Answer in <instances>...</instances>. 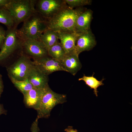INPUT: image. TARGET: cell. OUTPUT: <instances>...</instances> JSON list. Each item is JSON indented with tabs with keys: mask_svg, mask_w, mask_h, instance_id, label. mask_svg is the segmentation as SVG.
<instances>
[{
	"mask_svg": "<svg viewBox=\"0 0 132 132\" xmlns=\"http://www.w3.org/2000/svg\"><path fill=\"white\" fill-rule=\"evenodd\" d=\"M86 9L82 7L74 9L67 5L47 21L48 29L56 32H76L77 19Z\"/></svg>",
	"mask_w": 132,
	"mask_h": 132,
	"instance_id": "1",
	"label": "cell"
},
{
	"mask_svg": "<svg viewBox=\"0 0 132 132\" xmlns=\"http://www.w3.org/2000/svg\"><path fill=\"white\" fill-rule=\"evenodd\" d=\"M23 22L21 28L17 30L18 35L22 39L39 41L43 33L48 29L47 21L37 12Z\"/></svg>",
	"mask_w": 132,
	"mask_h": 132,
	"instance_id": "2",
	"label": "cell"
},
{
	"mask_svg": "<svg viewBox=\"0 0 132 132\" xmlns=\"http://www.w3.org/2000/svg\"><path fill=\"white\" fill-rule=\"evenodd\" d=\"M66 102V95L54 92L48 85L42 89L40 101L36 110L37 117L39 119L48 118L51 110L55 106Z\"/></svg>",
	"mask_w": 132,
	"mask_h": 132,
	"instance_id": "3",
	"label": "cell"
},
{
	"mask_svg": "<svg viewBox=\"0 0 132 132\" xmlns=\"http://www.w3.org/2000/svg\"><path fill=\"white\" fill-rule=\"evenodd\" d=\"M37 0H11L6 7L14 20L15 27L37 12L35 8Z\"/></svg>",
	"mask_w": 132,
	"mask_h": 132,
	"instance_id": "4",
	"label": "cell"
},
{
	"mask_svg": "<svg viewBox=\"0 0 132 132\" xmlns=\"http://www.w3.org/2000/svg\"><path fill=\"white\" fill-rule=\"evenodd\" d=\"M22 54L14 63L6 67L8 74L9 78L22 81L27 79L28 76L34 65L30 57Z\"/></svg>",
	"mask_w": 132,
	"mask_h": 132,
	"instance_id": "5",
	"label": "cell"
},
{
	"mask_svg": "<svg viewBox=\"0 0 132 132\" xmlns=\"http://www.w3.org/2000/svg\"><path fill=\"white\" fill-rule=\"evenodd\" d=\"M17 28L7 29L5 39L0 51V64L17 50L22 48V39L17 33Z\"/></svg>",
	"mask_w": 132,
	"mask_h": 132,
	"instance_id": "6",
	"label": "cell"
},
{
	"mask_svg": "<svg viewBox=\"0 0 132 132\" xmlns=\"http://www.w3.org/2000/svg\"><path fill=\"white\" fill-rule=\"evenodd\" d=\"M67 6L64 0H37L36 10L47 21Z\"/></svg>",
	"mask_w": 132,
	"mask_h": 132,
	"instance_id": "7",
	"label": "cell"
},
{
	"mask_svg": "<svg viewBox=\"0 0 132 132\" xmlns=\"http://www.w3.org/2000/svg\"><path fill=\"white\" fill-rule=\"evenodd\" d=\"M22 50L33 60L47 56V50L39 41L22 39Z\"/></svg>",
	"mask_w": 132,
	"mask_h": 132,
	"instance_id": "8",
	"label": "cell"
},
{
	"mask_svg": "<svg viewBox=\"0 0 132 132\" xmlns=\"http://www.w3.org/2000/svg\"><path fill=\"white\" fill-rule=\"evenodd\" d=\"M33 62L34 66L47 76L57 71L66 72L60 62L50 57L47 56L34 59Z\"/></svg>",
	"mask_w": 132,
	"mask_h": 132,
	"instance_id": "9",
	"label": "cell"
},
{
	"mask_svg": "<svg viewBox=\"0 0 132 132\" xmlns=\"http://www.w3.org/2000/svg\"><path fill=\"white\" fill-rule=\"evenodd\" d=\"M96 44L95 37L90 29L86 32L80 33L77 39L75 53L79 55L83 51L91 50Z\"/></svg>",
	"mask_w": 132,
	"mask_h": 132,
	"instance_id": "10",
	"label": "cell"
},
{
	"mask_svg": "<svg viewBox=\"0 0 132 132\" xmlns=\"http://www.w3.org/2000/svg\"><path fill=\"white\" fill-rule=\"evenodd\" d=\"M27 79L34 88L42 89L48 85V76L44 73L34 65Z\"/></svg>",
	"mask_w": 132,
	"mask_h": 132,
	"instance_id": "11",
	"label": "cell"
},
{
	"mask_svg": "<svg viewBox=\"0 0 132 132\" xmlns=\"http://www.w3.org/2000/svg\"><path fill=\"white\" fill-rule=\"evenodd\" d=\"M66 72L75 76L82 67L78 55L75 52L66 54L60 62Z\"/></svg>",
	"mask_w": 132,
	"mask_h": 132,
	"instance_id": "12",
	"label": "cell"
},
{
	"mask_svg": "<svg viewBox=\"0 0 132 132\" xmlns=\"http://www.w3.org/2000/svg\"><path fill=\"white\" fill-rule=\"evenodd\" d=\"M59 39L66 54L75 52L76 43L80 33L58 32Z\"/></svg>",
	"mask_w": 132,
	"mask_h": 132,
	"instance_id": "13",
	"label": "cell"
},
{
	"mask_svg": "<svg viewBox=\"0 0 132 132\" xmlns=\"http://www.w3.org/2000/svg\"><path fill=\"white\" fill-rule=\"evenodd\" d=\"M93 11L86 9L78 16L76 23L75 32L79 33L86 32L90 29Z\"/></svg>",
	"mask_w": 132,
	"mask_h": 132,
	"instance_id": "14",
	"label": "cell"
},
{
	"mask_svg": "<svg viewBox=\"0 0 132 132\" xmlns=\"http://www.w3.org/2000/svg\"><path fill=\"white\" fill-rule=\"evenodd\" d=\"M42 89L33 88L23 95L24 102L26 107L36 110L40 101Z\"/></svg>",
	"mask_w": 132,
	"mask_h": 132,
	"instance_id": "15",
	"label": "cell"
},
{
	"mask_svg": "<svg viewBox=\"0 0 132 132\" xmlns=\"http://www.w3.org/2000/svg\"><path fill=\"white\" fill-rule=\"evenodd\" d=\"M57 32L48 29L41 35L39 41L44 45L47 50L58 42Z\"/></svg>",
	"mask_w": 132,
	"mask_h": 132,
	"instance_id": "16",
	"label": "cell"
},
{
	"mask_svg": "<svg viewBox=\"0 0 132 132\" xmlns=\"http://www.w3.org/2000/svg\"><path fill=\"white\" fill-rule=\"evenodd\" d=\"M94 74L93 73L92 76H86L84 74L83 77L78 79V80L84 81L86 84L89 87L90 89H93L94 94L96 97H97L98 92L97 89L99 86L104 85L103 81L104 79L103 78L101 80L99 81L94 77Z\"/></svg>",
	"mask_w": 132,
	"mask_h": 132,
	"instance_id": "17",
	"label": "cell"
},
{
	"mask_svg": "<svg viewBox=\"0 0 132 132\" xmlns=\"http://www.w3.org/2000/svg\"><path fill=\"white\" fill-rule=\"evenodd\" d=\"M47 52L48 55L60 62L66 54L60 43L59 42L48 49Z\"/></svg>",
	"mask_w": 132,
	"mask_h": 132,
	"instance_id": "18",
	"label": "cell"
},
{
	"mask_svg": "<svg viewBox=\"0 0 132 132\" xmlns=\"http://www.w3.org/2000/svg\"><path fill=\"white\" fill-rule=\"evenodd\" d=\"M0 23L5 25L8 29L15 27L13 19L6 8H0Z\"/></svg>",
	"mask_w": 132,
	"mask_h": 132,
	"instance_id": "19",
	"label": "cell"
},
{
	"mask_svg": "<svg viewBox=\"0 0 132 132\" xmlns=\"http://www.w3.org/2000/svg\"><path fill=\"white\" fill-rule=\"evenodd\" d=\"M14 86L23 95L31 90L33 88L27 79L19 81L12 78H10Z\"/></svg>",
	"mask_w": 132,
	"mask_h": 132,
	"instance_id": "20",
	"label": "cell"
},
{
	"mask_svg": "<svg viewBox=\"0 0 132 132\" xmlns=\"http://www.w3.org/2000/svg\"><path fill=\"white\" fill-rule=\"evenodd\" d=\"M67 4L69 7L74 8L82 7L91 4L92 0H64Z\"/></svg>",
	"mask_w": 132,
	"mask_h": 132,
	"instance_id": "21",
	"label": "cell"
},
{
	"mask_svg": "<svg viewBox=\"0 0 132 132\" xmlns=\"http://www.w3.org/2000/svg\"><path fill=\"white\" fill-rule=\"evenodd\" d=\"M6 31L0 25V49H1L5 39Z\"/></svg>",
	"mask_w": 132,
	"mask_h": 132,
	"instance_id": "22",
	"label": "cell"
},
{
	"mask_svg": "<svg viewBox=\"0 0 132 132\" xmlns=\"http://www.w3.org/2000/svg\"><path fill=\"white\" fill-rule=\"evenodd\" d=\"M39 119L37 117L31 126L30 130L31 132H39L40 129L38 126V120Z\"/></svg>",
	"mask_w": 132,
	"mask_h": 132,
	"instance_id": "23",
	"label": "cell"
},
{
	"mask_svg": "<svg viewBox=\"0 0 132 132\" xmlns=\"http://www.w3.org/2000/svg\"><path fill=\"white\" fill-rule=\"evenodd\" d=\"M10 1L11 0H0V8H6Z\"/></svg>",
	"mask_w": 132,
	"mask_h": 132,
	"instance_id": "24",
	"label": "cell"
},
{
	"mask_svg": "<svg viewBox=\"0 0 132 132\" xmlns=\"http://www.w3.org/2000/svg\"><path fill=\"white\" fill-rule=\"evenodd\" d=\"M4 85L2 76L0 73V98L3 90Z\"/></svg>",
	"mask_w": 132,
	"mask_h": 132,
	"instance_id": "25",
	"label": "cell"
},
{
	"mask_svg": "<svg viewBox=\"0 0 132 132\" xmlns=\"http://www.w3.org/2000/svg\"><path fill=\"white\" fill-rule=\"evenodd\" d=\"M64 131L66 132H78L77 130L74 129L71 126H68L64 130Z\"/></svg>",
	"mask_w": 132,
	"mask_h": 132,
	"instance_id": "26",
	"label": "cell"
},
{
	"mask_svg": "<svg viewBox=\"0 0 132 132\" xmlns=\"http://www.w3.org/2000/svg\"><path fill=\"white\" fill-rule=\"evenodd\" d=\"M7 110H5L3 104L0 103V115L2 114L6 115Z\"/></svg>",
	"mask_w": 132,
	"mask_h": 132,
	"instance_id": "27",
	"label": "cell"
}]
</instances>
